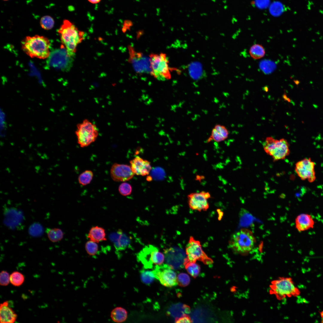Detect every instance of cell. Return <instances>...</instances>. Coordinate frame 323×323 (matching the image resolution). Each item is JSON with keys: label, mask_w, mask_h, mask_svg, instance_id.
I'll return each mask as SVG.
<instances>
[{"label": "cell", "mask_w": 323, "mask_h": 323, "mask_svg": "<svg viewBox=\"0 0 323 323\" xmlns=\"http://www.w3.org/2000/svg\"><path fill=\"white\" fill-rule=\"evenodd\" d=\"M270 292L278 298L283 299L299 294L298 290L289 278H280L273 281L270 286Z\"/></svg>", "instance_id": "obj_8"}, {"label": "cell", "mask_w": 323, "mask_h": 323, "mask_svg": "<svg viewBox=\"0 0 323 323\" xmlns=\"http://www.w3.org/2000/svg\"><path fill=\"white\" fill-rule=\"evenodd\" d=\"M134 173L130 166L125 164L115 163L112 165L110 170V176L115 182H124L132 178Z\"/></svg>", "instance_id": "obj_16"}, {"label": "cell", "mask_w": 323, "mask_h": 323, "mask_svg": "<svg viewBox=\"0 0 323 323\" xmlns=\"http://www.w3.org/2000/svg\"><path fill=\"white\" fill-rule=\"evenodd\" d=\"M22 46L24 52L31 57L47 58L50 53L49 41L42 36H27L22 41Z\"/></svg>", "instance_id": "obj_2"}, {"label": "cell", "mask_w": 323, "mask_h": 323, "mask_svg": "<svg viewBox=\"0 0 323 323\" xmlns=\"http://www.w3.org/2000/svg\"><path fill=\"white\" fill-rule=\"evenodd\" d=\"M17 315L9 305L8 301L0 304V321L1 323H13L15 322Z\"/></svg>", "instance_id": "obj_19"}, {"label": "cell", "mask_w": 323, "mask_h": 323, "mask_svg": "<svg viewBox=\"0 0 323 323\" xmlns=\"http://www.w3.org/2000/svg\"><path fill=\"white\" fill-rule=\"evenodd\" d=\"M190 76L193 79L199 80L203 75V69L201 63L198 62L191 63L188 67Z\"/></svg>", "instance_id": "obj_23"}, {"label": "cell", "mask_w": 323, "mask_h": 323, "mask_svg": "<svg viewBox=\"0 0 323 323\" xmlns=\"http://www.w3.org/2000/svg\"><path fill=\"white\" fill-rule=\"evenodd\" d=\"M137 258L146 269L162 265L165 259L164 255L158 248L152 245L145 247L139 253Z\"/></svg>", "instance_id": "obj_9"}, {"label": "cell", "mask_w": 323, "mask_h": 323, "mask_svg": "<svg viewBox=\"0 0 323 323\" xmlns=\"http://www.w3.org/2000/svg\"><path fill=\"white\" fill-rule=\"evenodd\" d=\"M95 241L89 240L85 245V249L87 253L90 256L95 255L98 250V245Z\"/></svg>", "instance_id": "obj_31"}, {"label": "cell", "mask_w": 323, "mask_h": 323, "mask_svg": "<svg viewBox=\"0 0 323 323\" xmlns=\"http://www.w3.org/2000/svg\"><path fill=\"white\" fill-rule=\"evenodd\" d=\"M295 223L296 227L298 230L299 231H303L313 228L315 222L310 215L302 214L297 217Z\"/></svg>", "instance_id": "obj_20"}, {"label": "cell", "mask_w": 323, "mask_h": 323, "mask_svg": "<svg viewBox=\"0 0 323 323\" xmlns=\"http://www.w3.org/2000/svg\"><path fill=\"white\" fill-rule=\"evenodd\" d=\"M132 25V22L129 20H126L124 22L125 25L127 26H130Z\"/></svg>", "instance_id": "obj_39"}, {"label": "cell", "mask_w": 323, "mask_h": 323, "mask_svg": "<svg viewBox=\"0 0 323 323\" xmlns=\"http://www.w3.org/2000/svg\"><path fill=\"white\" fill-rule=\"evenodd\" d=\"M150 59L151 71L150 74L158 80L164 81L171 78L168 60L166 54H151Z\"/></svg>", "instance_id": "obj_7"}, {"label": "cell", "mask_w": 323, "mask_h": 323, "mask_svg": "<svg viewBox=\"0 0 323 323\" xmlns=\"http://www.w3.org/2000/svg\"><path fill=\"white\" fill-rule=\"evenodd\" d=\"M24 280L23 275L18 272H14L10 275V282L15 286H20L23 283Z\"/></svg>", "instance_id": "obj_29"}, {"label": "cell", "mask_w": 323, "mask_h": 323, "mask_svg": "<svg viewBox=\"0 0 323 323\" xmlns=\"http://www.w3.org/2000/svg\"><path fill=\"white\" fill-rule=\"evenodd\" d=\"M127 316V312L124 308L117 307L112 311L110 317L112 320L117 323L122 322L125 321Z\"/></svg>", "instance_id": "obj_24"}, {"label": "cell", "mask_w": 323, "mask_h": 323, "mask_svg": "<svg viewBox=\"0 0 323 323\" xmlns=\"http://www.w3.org/2000/svg\"><path fill=\"white\" fill-rule=\"evenodd\" d=\"M173 269L166 264L156 266L153 272L162 284L171 287L177 284L176 274Z\"/></svg>", "instance_id": "obj_13"}, {"label": "cell", "mask_w": 323, "mask_h": 323, "mask_svg": "<svg viewBox=\"0 0 323 323\" xmlns=\"http://www.w3.org/2000/svg\"><path fill=\"white\" fill-rule=\"evenodd\" d=\"M185 267L188 273L194 278L197 277L200 272V266L196 262H190L188 260L185 263Z\"/></svg>", "instance_id": "obj_27"}, {"label": "cell", "mask_w": 323, "mask_h": 323, "mask_svg": "<svg viewBox=\"0 0 323 323\" xmlns=\"http://www.w3.org/2000/svg\"><path fill=\"white\" fill-rule=\"evenodd\" d=\"M177 284L181 287H185L189 285L190 282L189 276L186 273H181L177 277Z\"/></svg>", "instance_id": "obj_35"}, {"label": "cell", "mask_w": 323, "mask_h": 323, "mask_svg": "<svg viewBox=\"0 0 323 323\" xmlns=\"http://www.w3.org/2000/svg\"><path fill=\"white\" fill-rule=\"evenodd\" d=\"M87 237L89 240L97 243L107 240L105 229L98 226H94L91 228Z\"/></svg>", "instance_id": "obj_22"}, {"label": "cell", "mask_w": 323, "mask_h": 323, "mask_svg": "<svg viewBox=\"0 0 323 323\" xmlns=\"http://www.w3.org/2000/svg\"><path fill=\"white\" fill-rule=\"evenodd\" d=\"M93 176V172L90 170H86L81 173L78 178L79 183L83 186L89 184Z\"/></svg>", "instance_id": "obj_28"}, {"label": "cell", "mask_w": 323, "mask_h": 323, "mask_svg": "<svg viewBox=\"0 0 323 323\" xmlns=\"http://www.w3.org/2000/svg\"><path fill=\"white\" fill-rule=\"evenodd\" d=\"M141 278L144 283L150 285L153 282L155 277L153 271L144 269L141 271Z\"/></svg>", "instance_id": "obj_32"}, {"label": "cell", "mask_w": 323, "mask_h": 323, "mask_svg": "<svg viewBox=\"0 0 323 323\" xmlns=\"http://www.w3.org/2000/svg\"><path fill=\"white\" fill-rule=\"evenodd\" d=\"M118 191L120 194L122 196H128L131 193L132 187L130 184L127 182H123L119 185Z\"/></svg>", "instance_id": "obj_36"}, {"label": "cell", "mask_w": 323, "mask_h": 323, "mask_svg": "<svg viewBox=\"0 0 323 323\" xmlns=\"http://www.w3.org/2000/svg\"><path fill=\"white\" fill-rule=\"evenodd\" d=\"M191 312L190 308L187 305L178 303L171 305L167 311V314L175 319L188 315Z\"/></svg>", "instance_id": "obj_21"}, {"label": "cell", "mask_w": 323, "mask_h": 323, "mask_svg": "<svg viewBox=\"0 0 323 323\" xmlns=\"http://www.w3.org/2000/svg\"><path fill=\"white\" fill-rule=\"evenodd\" d=\"M132 170L135 174L145 176L149 174L152 167L150 162L137 156L130 161Z\"/></svg>", "instance_id": "obj_17"}, {"label": "cell", "mask_w": 323, "mask_h": 323, "mask_svg": "<svg viewBox=\"0 0 323 323\" xmlns=\"http://www.w3.org/2000/svg\"><path fill=\"white\" fill-rule=\"evenodd\" d=\"M7 123L6 113L3 109L1 108L0 110V136L2 138H4L6 136L7 128Z\"/></svg>", "instance_id": "obj_30"}, {"label": "cell", "mask_w": 323, "mask_h": 323, "mask_svg": "<svg viewBox=\"0 0 323 323\" xmlns=\"http://www.w3.org/2000/svg\"><path fill=\"white\" fill-rule=\"evenodd\" d=\"M226 139L219 130L214 127L212 130L210 136L207 140L206 141L207 143H208L212 141H214L217 142H220L224 141Z\"/></svg>", "instance_id": "obj_34"}, {"label": "cell", "mask_w": 323, "mask_h": 323, "mask_svg": "<svg viewBox=\"0 0 323 323\" xmlns=\"http://www.w3.org/2000/svg\"><path fill=\"white\" fill-rule=\"evenodd\" d=\"M263 147L265 152L275 161L284 159L290 152L289 144L284 138L278 140L267 137L263 143Z\"/></svg>", "instance_id": "obj_4"}, {"label": "cell", "mask_w": 323, "mask_h": 323, "mask_svg": "<svg viewBox=\"0 0 323 323\" xmlns=\"http://www.w3.org/2000/svg\"><path fill=\"white\" fill-rule=\"evenodd\" d=\"M77 143L81 147L89 146L95 142L98 136V129L96 125L85 119L77 125L75 132Z\"/></svg>", "instance_id": "obj_6"}, {"label": "cell", "mask_w": 323, "mask_h": 323, "mask_svg": "<svg viewBox=\"0 0 323 323\" xmlns=\"http://www.w3.org/2000/svg\"><path fill=\"white\" fill-rule=\"evenodd\" d=\"M249 53L250 56L253 59H258L264 57L265 52L264 48L261 45L255 44L251 47Z\"/></svg>", "instance_id": "obj_26"}, {"label": "cell", "mask_w": 323, "mask_h": 323, "mask_svg": "<svg viewBox=\"0 0 323 323\" xmlns=\"http://www.w3.org/2000/svg\"><path fill=\"white\" fill-rule=\"evenodd\" d=\"M186 254L188 260L192 262L200 261L209 265L213 263V260L203 250L200 242L191 236L185 249Z\"/></svg>", "instance_id": "obj_11"}, {"label": "cell", "mask_w": 323, "mask_h": 323, "mask_svg": "<svg viewBox=\"0 0 323 323\" xmlns=\"http://www.w3.org/2000/svg\"><path fill=\"white\" fill-rule=\"evenodd\" d=\"M10 282V275L5 271H2L0 273V284L2 286H6Z\"/></svg>", "instance_id": "obj_37"}, {"label": "cell", "mask_w": 323, "mask_h": 323, "mask_svg": "<svg viewBox=\"0 0 323 323\" xmlns=\"http://www.w3.org/2000/svg\"><path fill=\"white\" fill-rule=\"evenodd\" d=\"M62 45L68 54L74 57L77 45L85 39L84 32L78 30L69 20L65 19L58 30Z\"/></svg>", "instance_id": "obj_1"}, {"label": "cell", "mask_w": 323, "mask_h": 323, "mask_svg": "<svg viewBox=\"0 0 323 323\" xmlns=\"http://www.w3.org/2000/svg\"><path fill=\"white\" fill-rule=\"evenodd\" d=\"M315 165L310 158H305L296 163L295 170L301 179L311 183L316 179Z\"/></svg>", "instance_id": "obj_14"}, {"label": "cell", "mask_w": 323, "mask_h": 323, "mask_svg": "<svg viewBox=\"0 0 323 323\" xmlns=\"http://www.w3.org/2000/svg\"><path fill=\"white\" fill-rule=\"evenodd\" d=\"M110 238L118 251L124 250L130 245V239L121 230L111 234Z\"/></svg>", "instance_id": "obj_18"}, {"label": "cell", "mask_w": 323, "mask_h": 323, "mask_svg": "<svg viewBox=\"0 0 323 323\" xmlns=\"http://www.w3.org/2000/svg\"><path fill=\"white\" fill-rule=\"evenodd\" d=\"M129 53V62L131 64L135 71L138 73L151 74L150 59L142 53L135 51L131 45L128 46Z\"/></svg>", "instance_id": "obj_10"}, {"label": "cell", "mask_w": 323, "mask_h": 323, "mask_svg": "<svg viewBox=\"0 0 323 323\" xmlns=\"http://www.w3.org/2000/svg\"><path fill=\"white\" fill-rule=\"evenodd\" d=\"M210 197V194L208 192L202 191L191 193L187 196L189 206L193 210L206 211L209 207L208 199Z\"/></svg>", "instance_id": "obj_15"}, {"label": "cell", "mask_w": 323, "mask_h": 323, "mask_svg": "<svg viewBox=\"0 0 323 323\" xmlns=\"http://www.w3.org/2000/svg\"><path fill=\"white\" fill-rule=\"evenodd\" d=\"M255 242L252 233L249 230L242 229L232 235L228 247L235 253L245 255L252 250Z\"/></svg>", "instance_id": "obj_3"}, {"label": "cell", "mask_w": 323, "mask_h": 323, "mask_svg": "<svg viewBox=\"0 0 323 323\" xmlns=\"http://www.w3.org/2000/svg\"><path fill=\"white\" fill-rule=\"evenodd\" d=\"M89 2L92 4H96L99 2L101 0H88Z\"/></svg>", "instance_id": "obj_40"}, {"label": "cell", "mask_w": 323, "mask_h": 323, "mask_svg": "<svg viewBox=\"0 0 323 323\" xmlns=\"http://www.w3.org/2000/svg\"><path fill=\"white\" fill-rule=\"evenodd\" d=\"M166 264L173 269H179L185 266L188 260L186 255L178 247H171L164 251Z\"/></svg>", "instance_id": "obj_12"}, {"label": "cell", "mask_w": 323, "mask_h": 323, "mask_svg": "<svg viewBox=\"0 0 323 323\" xmlns=\"http://www.w3.org/2000/svg\"><path fill=\"white\" fill-rule=\"evenodd\" d=\"M46 233L49 239L52 242L56 243L63 238L64 233L60 229L57 228H47Z\"/></svg>", "instance_id": "obj_25"}, {"label": "cell", "mask_w": 323, "mask_h": 323, "mask_svg": "<svg viewBox=\"0 0 323 323\" xmlns=\"http://www.w3.org/2000/svg\"><path fill=\"white\" fill-rule=\"evenodd\" d=\"M176 323H191L192 322L191 318L186 315L175 319Z\"/></svg>", "instance_id": "obj_38"}, {"label": "cell", "mask_w": 323, "mask_h": 323, "mask_svg": "<svg viewBox=\"0 0 323 323\" xmlns=\"http://www.w3.org/2000/svg\"><path fill=\"white\" fill-rule=\"evenodd\" d=\"M3 0L5 1H7V0Z\"/></svg>", "instance_id": "obj_41"}, {"label": "cell", "mask_w": 323, "mask_h": 323, "mask_svg": "<svg viewBox=\"0 0 323 323\" xmlns=\"http://www.w3.org/2000/svg\"><path fill=\"white\" fill-rule=\"evenodd\" d=\"M53 19L49 16H45L42 17L40 20V25L41 27L46 30L52 29L54 25Z\"/></svg>", "instance_id": "obj_33"}, {"label": "cell", "mask_w": 323, "mask_h": 323, "mask_svg": "<svg viewBox=\"0 0 323 323\" xmlns=\"http://www.w3.org/2000/svg\"><path fill=\"white\" fill-rule=\"evenodd\" d=\"M74 57L68 54L66 48L62 45L60 48L50 52L46 63L48 67L67 72L72 67Z\"/></svg>", "instance_id": "obj_5"}]
</instances>
